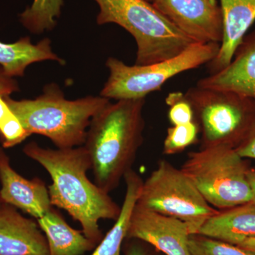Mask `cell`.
<instances>
[{
  "label": "cell",
  "instance_id": "7a4b0ae2",
  "mask_svg": "<svg viewBox=\"0 0 255 255\" xmlns=\"http://www.w3.org/2000/svg\"><path fill=\"white\" fill-rule=\"evenodd\" d=\"M145 99L110 102L92 118L85 148L95 183L110 194L118 187L135 162L143 142Z\"/></svg>",
  "mask_w": 255,
  "mask_h": 255
},
{
  "label": "cell",
  "instance_id": "7c38bea8",
  "mask_svg": "<svg viewBox=\"0 0 255 255\" xmlns=\"http://www.w3.org/2000/svg\"><path fill=\"white\" fill-rule=\"evenodd\" d=\"M0 255H49L46 236L37 221L4 203L0 206Z\"/></svg>",
  "mask_w": 255,
  "mask_h": 255
},
{
  "label": "cell",
  "instance_id": "3957f363",
  "mask_svg": "<svg viewBox=\"0 0 255 255\" xmlns=\"http://www.w3.org/2000/svg\"><path fill=\"white\" fill-rule=\"evenodd\" d=\"M4 98L28 135L47 137L60 149L84 145L92 118L110 102L100 95L67 100L55 83L46 85L34 100Z\"/></svg>",
  "mask_w": 255,
  "mask_h": 255
},
{
  "label": "cell",
  "instance_id": "4316f807",
  "mask_svg": "<svg viewBox=\"0 0 255 255\" xmlns=\"http://www.w3.org/2000/svg\"><path fill=\"white\" fill-rule=\"evenodd\" d=\"M248 182L251 186L252 194H253V200L251 202L255 205V169H248L247 173Z\"/></svg>",
  "mask_w": 255,
  "mask_h": 255
},
{
  "label": "cell",
  "instance_id": "6da1fadb",
  "mask_svg": "<svg viewBox=\"0 0 255 255\" xmlns=\"http://www.w3.org/2000/svg\"><path fill=\"white\" fill-rule=\"evenodd\" d=\"M23 152L49 174L52 184L48 189L52 206L68 212L81 225L85 236L98 245L103 238L99 222L115 221L121 207L87 177L92 163L85 146L50 149L33 141L25 145Z\"/></svg>",
  "mask_w": 255,
  "mask_h": 255
},
{
  "label": "cell",
  "instance_id": "52a82bcc",
  "mask_svg": "<svg viewBox=\"0 0 255 255\" xmlns=\"http://www.w3.org/2000/svg\"><path fill=\"white\" fill-rule=\"evenodd\" d=\"M137 204L158 214L180 220L191 235L197 234L209 218L219 212L201 195L181 169L160 160L142 182Z\"/></svg>",
  "mask_w": 255,
  "mask_h": 255
},
{
  "label": "cell",
  "instance_id": "f546056e",
  "mask_svg": "<svg viewBox=\"0 0 255 255\" xmlns=\"http://www.w3.org/2000/svg\"><path fill=\"white\" fill-rule=\"evenodd\" d=\"M1 204H2V202H1V199H0V206L1 205Z\"/></svg>",
  "mask_w": 255,
  "mask_h": 255
},
{
  "label": "cell",
  "instance_id": "f1b7e54d",
  "mask_svg": "<svg viewBox=\"0 0 255 255\" xmlns=\"http://www.w3.org/2000/svg\"><path fill=\"white\" fill-rule=\"evenodd\" d=\"M146 1H148V2L152 3V4L155 0H146Z\"/></svg>",
  "mask_w": 255,
  "mask_h": 255
},
{
  "label": "cell",
  "instance_id": "e0dca14e",
  "mask_svg": "<svg viewBox=\"0 0 255 255\" xmlns=\"http://www.w3.org/2000/svg\"><path fill=\"white\" fill-rule=\"evenodd\" d=\"M44 60L65 64V60L53 51L48 38H43L36 44H33L28 36L12 43L0 41V66L11 78L23 76L28 65Z\"/></svg>",
  "mask_w": 255,
  "mask_h": 255
},
{
  "label": "cell",
  "instance_id": "8fae6325",
  "mask_svg": "<svg viewBox=\"0 0 255 255\" xmlns=\"http://www.w3.org/2000/svg\"><path fill=\"white\" fill-rule=\"evenodd\" d=\"M0 199L37 220L52 207L48 187L39 178L26 179L11 167L9 156L0 147Z\"/></svg>",
  "mask_w": 255,
  "mask_h": 255
},
{
  "label": "cell",
  "instance_id": "83f0119b",
  "mask_svg": "<svg viewBox=\"0 0 255 255\" xmlns=\"http://www.w3.org/2000/svg\"><path fill=\"white\" fill-rule=\"evenodd\" d=\"M246 251L251 252L255 255V238H248L246 241L242 242L238 246Z\"/></svg>",
  "mask_w": 255,
  "mask_h": 255
},
{
  "label": "cell",
  "instance_id": "44dd1931",
  "mask_svg": "<svg viewBox=\"0 0 255 255\" xmlns=\"http://www.w3.org/2000/svg\"><path fill=\"white\" fill-rule=\"evenodd\" d=\"M199 132L200 128L196 121L169 128L164 140L163 153L171 155L182 152L197 142Z\"/></svg>",
  "mask_w": 255,
  "mask_h": 255
},
{
  "label": "cell",
  "instance_id": "5b68a950",
  "mask_svg": "<svg viewBox=\"0 0 255 255\" xmlns=\"http://www.w3.org/2000/svg\"><path fill=\"white\" fill-rule=\"evenodd\" d=\"M181 169L215 209H231L253 200L248 169L232 146H207L189 152Z\"/></svg>",
  "mask_w": 255,
  "mask_h": 255
},
{
  "label": "cell",
  "instance_id": "7402d4cb",
  "mask_svg": "<svg viewBox=\"0 0 255 255\" xmlns=\"http://www.w3.org/2000/svg\"><path fill=\"white\" fill-rule=\"evenodd\" d=\"M191 255H255L241 247L199 234L191 235Z\"/></svg>",
  "mask_w": 255,
  "mask_h": 255
},
{
  "label": "cell",
  "instance_id": "ba28073f",
  "mask_svg": "<svg viewBox=\"0 0 255 255\" xmlns=\"http://www.w3.org/2000/svg\"><path fill=\"white\" fill-rule=\"evenodd\" d=\"M185 96L201 132V147L227 145L236 148L255 117V102L233 92L193 87Z\"/></svg>",
  "mask_w": 255,
  "mask_h": 255
},
{
  "label": "cell",
  "instance_id": "8992f818",
  "mask_svg": "<svg viewBox=\"0 0 255 255\" xmlns=\"http://www.w3.org/2000/svg\"><path fill=\"white\" fill-rule=\"evenodd\" d=\"M220 46L194 43L177 56L146 65H128L110 57L106 62L110 76L100 96L116 101L145 99L176 75L210 63L219 53Z\"/></svg>",
  "mask_w": 255,
  "mask_h": 255
},
{
  "label": "cell",
  "instance_id": "ac0fdd59",
  "mask_svg": "<svg viewBox=\"0 0 255 255\" xmlns=\"http://www.w3.org/2000/svg\"><path fill=\"white\" fill-rule=\"evenodd\" d=\"M127 184V191L120 214L113 227L96 246L91 255H121L122 246L127 239L128 228L132 209L137 203L142 182L140 176L132 169L124 178Z\"/></svg>",
  "mask_w": 255,
  "mask_h": 255
},
{
  "label": "cell",
  "instance_id": "603a6c76",
  "mask_svg": "<svg viewBox=\"0 0 255 255\" xmlns=\"http://www.w3.org/2000/svg\"><path fill=\"white\" fill-rule=\"evenodd\" d=\"M169 106L168 119L172 126L190 123L196 121L194 109L185 94L181 92L169 93L165 99Z\"/></svg>",
  "mask_w": 255,
  "mask_h": 255
},
{
  "label": "cell",
  "instance_id": "9c48e42d",
  "mask_svg": "<svg viewBox=\"0 0 255 255\" xmlns=\"http://www.w3.org/2000/svg\"><path fill=\"white\" fill-rule=\"evenodd\" d=\"M152 5L195 43L221 44L223 21L219 0H155Z\"/></svg>",
  "mask_w": 255,
  "mask_h": 255
},
{
  "label": "cell",
  "instance_id": "484cf974",
  "mask_svg": "<svg viewBox=\"0 0 255 255\" xmlns=\"http://www.w3.org/2000/svg\"><path fill=\"white\" fill-rule=\"evenodd\" d=\"M126 255H147V254L141 246L136 243H132L128 247Z\"/></svg>",
  "mask_w": 255,
  "mask_h": 255
},
{
  "label": "cell",
  "instance_id": "2e32d148",
  "mask_svg": "<svg viewBox=\"0 0 255 255\" xmlns=\"http://www.w3.org/2000/svg\"><path fill=\"white\" fill-rule=\"evenodd\" d=\"M36 221L46 236L49 255H82L97 246L82 231L72 228L53 207Z\"/></svg>",
  "mask_w": 255,
  "mask_h": 255
},
{
  "label": "cell",
  "instance_id": "277c9868",
  "mask_svg": "<svg viewBox=\"0 0 255 255\" xmlns=\"http://www.w3.org/2000/svg\"><path fill=\"white\" fill-rule=\"evenodd\" d=\"M100 7L99 25L116 23L136 42L135 65L169 59L196 43L146 0H95Z\"/></svg>",
  "mask_w": 255,
  "mask_h": 255
},
{
  "label": "cell",
  "instance_id": "d6986e66",
  "mask_svg": "<svg viewBox=\"0 0 255 255\" xmlns=\"http://www.w3.org/2000/svg\"><path fill=\"white\" fill-rule=\"evenodd\" d=\"M63 0H33L31 6L20 14V22L34 34H41L56 26Z\"/></svg>",
  "mask_w": 255,
  "mask_h": 255
},
{
  "label": "cell",
  "instance_id": "30bf717a",
  "mask_svg": "<svg viewBox=\"0 0 255 255\" xmlns=\"http://www.w3.org/2000/svg\"><path fill=\"white\" fill-rule=\"evenodd\" d=\"M190 236L185 223L145 209L136 203L130 216L127 239L148 243L166 255H191Z\"/></svg>",
  "mask_w": 255,
  "mask_h": 255
},
{
  "label": "cell",
  "instance_id": "9a60e30c",
  "mask_svg": "<svg viewBox=\"0 0 255 255\" xmlns=\"http://www.w3.org/2000/svg\"><path fill=\"white\" fill-rule=\"evenodd\" d=\"M197 234L238 246L255 238V205L249 202L221 210L209 218Z\"/></svg>",
  "mask_w": 255,
  "mask_h": 255
},
{
  "label": "cell",
  "instance_id": "cb8c5ba5",
  "mask_svg": "<svg viewBox=\"0 0 255 255\" xmlns=\"http://www.w3.org/2000/svg\"><path fill=\"white\" fill-rule=\"evenodd\" d=\"M236 150L243 159H255V117L246 136L236 147Z\"/></svg>",
  "mask_w": 255,
  "mask_h": 255
},
{
  "label": "cell",
  "instance_id": "d4e9b609",
  "mask_svg": "<svg viewBox=\"0 0 255 255\" xmlns=\"http://www.w3.org/2000/svg\"><path fill=\"white\" fill-rule=\"evenodd\" d=\"M18 90V82L14 78L8 76L0 67V97H7Z\"/></svg>",
  "mask_w": 255,
  "mask_h": 255
},
{
  "label": "cell",
  "instance_id": "4fadbf2b",
  "mask_svg": "<svg viewBox=\"0 0 255 255\" xmlns=\"http://www.w3.org/2000/svg\"><path fill=\"white\" fill-rule=\"evenodd\" d=\"M196 86L233 92L255 102V30L245 37L226 68L200 79Z\"/></svg>",
  "mask_w": 255,
  "mask_h": 255
},
{
  "label": "cell",
  "instance_id": "5bb4252c",
  "mask_svg": "<svg viewBox=\"0 0 255 255\" xmlns=\"http://www.w3.org/2000/svg\"><path fill=\"white\" fill-rule=\"evenodd\" d=\"M219 1L223 13V39L217 55L207 64L210 75L221 71L231 63L255 21V0Z\"/></svg>",
  "mask_w": 255,
  "mask_h": 255
},
{
  "label": "cell",
  "instance_id": "ffe728a7",
  "mask_svg": "<svg viewBox=\"0 0 255 255\" xmlns=\"http://www.w3.org/2000/svg\"><path fill=\"white\" fill-rule=\"evenodd\" d=\"M29 136L4 97H0V141L3 148L14 147Z\"/></svg>",
  "mask_w": 255,
  "mask_h": 255
}]
</instances>
